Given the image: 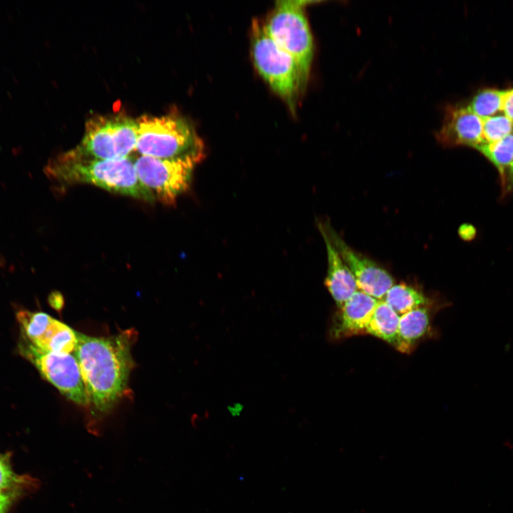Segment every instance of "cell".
I'll list each match as a JSON object with an SVG mask.
<instances>
[{
	"mask_svg": "<svg viewBox=\"0 0 513 513\" xmlns=\"http://www.w3.org/2000/svg\"><path fill=\"white\" fill-rule=\"evenodd\" d=\"M15 497L5 493H0V513H6Z\"/></svg>",
	"mask_w": 513,
	"mask_h": 513,
	"instance_id": "obj_24",
	"label": "cell"
},
{
	"mask_svg": "<svg viewBox=\"0 0 513 513\" xmlns=\"http://www.w3.org/2000/svg\"><path fill=\"white\" fill-rule=\"evenodd\" d=\"M252 55L263 78L294 113L299 93L298 66L266 31L264 23L255 19L252 26Z\"/></svg>",
	"mask_w": 513,
	"mask_h": 513,
	"instance_id": "obj_5",
	"label": "cell"
},
{
	"mask_svg": "<svg viewBox=\"0 0 513 513\" xmlns=\"http://www.w3.org/2000/svg\"><path fill=\"white\" fill-rule=\"evenodd\" d=\"M20 353L28 359L41 375L75 403L89 404L78 361L73 353H56L38 349L24 338L19 346Z\"/></svg>",
	"mask_w": 513,
	"mask_h": 513,
	"instance_id": "obj_8",
	"label": "cell"
},
{
	"mask_svg": "<svg viewBox=\"0 0 513 513\" xmlns=\"http://www.w3.org/2000/svg\"><path fill=\"white\" fill-rule=\"evenodd\" d=\"M502 111L513 122V88L506 90Z\"/></svg>",
	"mask_w": 513,
	"mask_h": 513,
	"instance_id": "obj_21",
	"label": "cell"
},
{
	"mask_svg": "<svg viewBox=\"0 0 513 513\" xmlns=\"http://www.w3.org/2000/svg\"><path fill=\"white\" fill-rule=\"evenodd\" d=\"M23 338L43 351L73 353L77 332L44 312L21 310L16 314Z\"/></svg>",
	"mask_w": 513,
	"mask_h": 513,
	"instance_id": "obj_9",
	"label": "cell"
},
{
	"mask_svg": "<svg viewBox=\"0 0 513 513\" xmlns=\"http://www.w3.org/2000/svg\"><path fill=\"white\" fill-rule=\"evenodd\" d=\"M312 1H277L264 23L271 37L295 60L301 92L305 88L314 56L312 34L304 12Z\"/></svg>",
	"mask_w": 513,
	"mask_h": 513,
	"instance_id": "obj_4",
	"label": "cell"
},
{
	"mask_svg": "<svg viewBox=\"0 0 513 513\" xmlns=\"http://www.w3.org/2000/svg\"><path fill=\"white\" fill-rule=\"evenodd\" d=\"M137 138V120L121 113L96 115L86 121L83 137L75 148L93 158L123 159L135 152Z\"/></svg>",
	"mask_w": 513,
	"mask_h": 513,
	"instance_id": "obj_6",
	"label": "cell"
},
{
	"mask_svg": "<svg viewBox=\"0 0 513 513\" xmlns=\"http://www.w3.org/2000/svg\"><path fill=\"white\" fill-rule=\"evenodd\" d=\"M506 90L485 88L477 92L468 108L480 118L489 117L502 111Z\"/></svg>",
	"mask_w": 513,
	"mask_h": 513,
	"instance_id": "obj_19",
	"label": "cell"
},
{
	"mask_svg": "<svg viewBox=\"0 0 513 513\" xmlns=\"http://www.w3.org/2000/svg\"><path fill=\"white\" fill-rule=\"evenodd\" d=\"M477 149L497 169L502 185L507 171L513 162V133L494 142H484Z\"/></svg>",
	"mask_w": 513,
	"mask_h": 513,
	"instance_id": "obj_17",
	"label": "cell"
},
{
	"mask_svg": "<svg viewBox=\"0 0 513 513\" xmlns=\"http://www.w3.org/2000/svg\"><path fill=\"white\" fill-rule=\"evenodd\" d=\"M355 277L357 288L374 299L383 300L394 284L393 276L370 259L351 248L329 224L318 223Z\"/></svg>",
	"mask_w": 513,
	"mask_h": 513,
	"instance_id": "obj_10",
	"label": "cell"
},
{
	"mask_svg": "<svg viewBox=\"0 0 513 513\" xmlns=\"http://www.w3.org/2000/svg\"><path fill=\"white\" fill-rule=\"evenodd\" d=\"M319 230L327 252L328 269L325 285L338 306L341 308L358 291L356 279L325 232L320 229Z\"/></svg>",
	"mask_w": 513,
	"mask_h": 513,
	"instance_id": "obj_13",
	"label": "cell"
},
{
	"mask_svg": "<svg viewBox=\"0 0 513 513\" xmlns=\"http://www.w3.org/2000/svg\"><path fill=\"white\" fill-rule=\"evenodd\" d=\"M38 482L25 475H16L11 467L10 456L0 452V493L16 497L26 489H33Z\"/></svg>",
	"mask_w": 513,
	"mask_h": 513,
	"instance_id": "obj_18",
	"label": "cell"
},
{
	"mask_svg": "<svg viewBox=\"0 0 513 513\" xmlns=\"http://www.w3.org/2000/svg\"><path fill=\"white\" fill-rule=\"evenodd\" d=\"M135 152L162 159L190 160L204 157V145L194 127L177 114L142 115L137 119Z\"/></svg>",
	"mask_w": 513,
	"mask_h": 513,
	"instance_id": "obj_3",
	"label": "cell"
},
{
	"mask_svg": "<svg viewBox=\"0 0 513 513\" xmlns=\"http://www.w3.org/2000/svg\"><path fill=\"white\" fill-rule=\"evenodd\" d=\"M383 301L399 316L429 304V299L420 291L405 284H393Z\"/></svg>",
	"mask_w": 513,
	"mask_h": 513,
	"instance_id": "obj_16",
	"label": "cell"
},
{
	"mask_svg": "<svg viewBox=\"0 0 513 513\" xmlns=\"http://www.w3.org/2000/svg\"><path fill=\"white\" fill-rule=\"evenodd\" d=\"M502 188L503 190V193H513V162L507 171Z\"/></svg>",
	"mask_w": 513,
	"mask_h": 513,
	"instance_id": "obj_23",
	"label": "cell"
},
{
	"mask_svg": "<svg viewBox=\"0 0 513 513\" xmlns=\"http://www.w3.org/2000/svg\"><path fill=\"white\" fill-rule=\"evenodd\" d=\"M378 300L361 291L355 292L339 308L340 313L331 331L336 338L349 336L366 332Z\"/></svg>",
	"mask_w": 513,
	"mask_h": 513,
	"instance_id": "obj_12",
	"label": "cell"
},
{
	"mask_svg": "<svg viewBox=\"0 0 513 513\" xmlns=\"http://www.w3.org/2000/svg\"><path fill=\"white\" fill-rule=\"evenodd\" d=\"M436 138L446 146L465 145L476 148L484 142L482 118L468 106L449 105L445 109Z\"/></svg>",
	"mask_w": 513,
	"mask_h": 513,
	"instance_id": "obj_11",
	"label": "cell"
},
{
	"mask_svg": "<svg viewBox=\"0 0 513 513\" xmlns=\"http://www.w3.org/2000/svg\"><path fill=\"white\" fill-rule=\"evenodd\" d=\"M133 336L131 331L106 337L77 332L73 354L80 366L89 404L99 413H108L126 389L133 366Z\"/></svg>",
	"mask_w": 513,
	"mask_h": 513,
	"instance_id": "obj_1",
	"label": "cell"
},
{
	"mask_svg": "<svg viewBox=\"0 0 513 513\" xmlns=\"http://www.w3.org/2000/svg\"><path fill=\"white\" fill-rule=\"evenodd\" d=\"M477 234L475 227L467 223L462 224L458 229V234L465 241L472 240Z\"/></svg>",
	"mask_w": 513,
	"mask_h": 513,
	"instance_id": "obj_22",
	"label": "cell"
},
{
	"mask_svg": "<svg viewBox=\"0 0 513 513\" xmlns=\"http://www.w3.org/2000/svg\"><path fill=\"white\" fill-rule=\"evenodd\" d=\"M430 317L426 307H420L400 316L398 341L396 348L405 352L420 338L429 326Z\"/></svg>",
	"mask_w": 513,
	"mask_h": 513,
	"instance_id": "obj_15",
	"label": "cell"
},
{
	"mask_svg": "<svg viewBox=\"0 0 513 513\" xmlns=\"http://www.w3.org/2000/svg\"><path fill=\"white\" fill-rule=\"evenodd\" d=\"M134 160L132 155L119 160L96 159L73 148L49 160L45 172L62 186L90 184L152 203L155 199L139 180Z\"/></svg>",
	"mask_w": 513,
	"mask_h": 513,
	"instance_id": "obj_2",
	"label": "cell"
},
{
	"mask_svg": "<svg viewBox=\"0 0 513 513\" xmlns=\"http://www.w3.org/2000/svg\"><path fill=\"white\" fill-rule=\"evenodd\" d=\"M481 118L484 142H494L512 134L513 122L506 115H495Z\"/></svg>",
	"mask_w": 513,
	"mask_h": 513,
	"instance_id": "obj_20",
	"label": "cell"
},
{
	"mask_svg": "<svg viewBox=\"0 0 513 513\" xmlns=\"http://www.w3.org/2000/svg\"><path fill=\"white\" fill-rule=\"evenodd\" d=\"M400 316L383 301H378L366 326V333L394 345L398 341Z\"/></svg>",
	"mask_w": 513,
	"mask_h": 513,
	"instance_id": "obj_14",
	"label": "cell"
},
{
	"mask_svg": "<svg viewBox=\"0 0 513 513\" xmlns=\"http://www.w3.org/2000/svg\"><path fill=\"white\" fill-rule=\"evenodd\" d=\"M135 169L140 182L155 200L173 205L190 187L195 163L190 160L135 157Z\"/></svg>",
	"mask_w": 513,
	"mask_h": 513,
	"instance_id": "obj_7",
	"label": "cell"
}]
</instances>
